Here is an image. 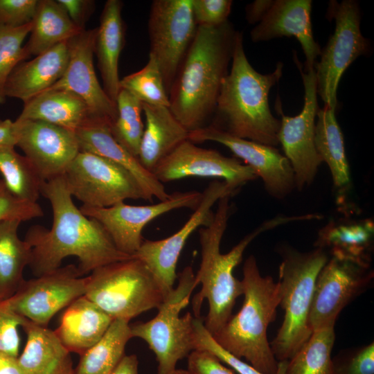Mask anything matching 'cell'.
Listing matches in <instances>:
<instances>
[{"instance_id":"1","label":"cell","mask_w":374,"mask_h":374,"mask_svg":"<svg viewBox=\"0 0 374 374\" xmlns=\"http://www.w3.org/2000/svg\"><path fill=\"white\" fill-rule=\"evenodd\" d=\"M41 194L50 202L53 223L51 229L31 226L24 239L32 247L29 267L35 276L58 269L68 256L78 258L82 276L132 257L120 251L103 226L74 204L63 175L43 182Z\"/></svg>"},{"instance_id":"2","label":"cell","mask_w":374,"mask_h":374,"mask_svg":"<svg viewBox=\"0 0 374 374\" xmlns=\"http://www.w3.org/2000/svg\"><path fill=\"white\" fill-rule=\"evenodd\" d=\"M237 33L228 21L197 28L168 93L171 112L188 132L205 127L215 113Z\"/></svg>"},{"instance_id":"3","label":"cell","mask_w":374,"mask_h":374,"mask_svg":"<svg viewBox=\"0 0 374 374\" xmlns=\"http://www.w3.org/2000/svg\"><path fill=\"white\" fill-rule=\"evenodd\" d=\"M231 196H225L217 202L212 222L199 230L201 246V262L195 274L196 286L201 289L192 301L194 317H200L204 300L208 305V314L203 321L211 335L217 332L232 316L238 297L243 294L242 281L233 275V270L242 261L248 245L260 233L279 225L294 221L310 220V215L283 216L264 222L245 235L229 252L222 253L220 245L231 215Z\"/></svg>"},{"instance_id":"4","label":"cell","mask_w":374,"mask_h":374,"mask_svg":"<svg viewBox=\"0 0 374 374\" xmlns=\"http://www.w3.org/2000/svg\"><path fill=\"white\" fill-rule=\"evenodd\" d=\"M231 60L211 125L236 137L276 147L280 121L270 111L268 95L281 78L283 64L278 62L271 73L256 71L247 60L243 36L238 31Z\"/></svg>"},{"instance_id":"5","label":"cell","mask_w":374,"mask_h":374,"mask_svg":"<svg viewBox=\"0 0 374 374\" xmlns=\"http://www.w3.org/2000/svg\"><path fill=\"white\" fill-rule=\"evenodd\" d=\"M242 274V305L212 336L234 357L244 359L264 374H275L278 362L267 339V328L274 321L280 305L279 283L271 276L261 275L252 255L244 261Z\"/></svg>"},{"instance_id":"6","label":"cell","mask_w":374,"mask_h":374,"mask_svg":"<svg viewBox=\"0 0 374 374\" xmlns=\"http://www.w3.org/2000/svg\"><path fill=\"white\" fill-rule=\"evenodd\" d=\"M279 267L280 305L283 323L270 344L278 362L290 359L305 344L312 331L309 315L317 276L328 260L326 251L316 247L308 252L282 249Z\"/></svg>"},{"instance_id":"7","label":"cell","mask_w":374,"mask_h":374,"mask_svg":"<svg viewBox=\"0 0 374 374\" xmlns=\"http://www.w3.org/2000/svg\"><path fill=\"white\" fill-rule=\"evenodd\" d=\"M87 277L85 296L110 316L130 321L165 300L161 289L136 258L105 265Z\"/></svg>"},{"instance_id":"8","label":"cell","mask_w":374,"mask_h":374,"mask_svg":"<svg viewBox=\"0 0 374 374\" xmlns=\"http://www.w3.org/2000/svg\"><path fill=\"white\" fill-rule=\"evenodd\" d=\"M177 277V287L157 309V315L148 321L130 325L132 338L143 340L154 353L157 374H170L180 360L195 350L194 317L189 312L180 316L197 287L192 267H186Z\"/></svg>"},{"instance_id":"9","label":"cell","mask_w":374,"mask_h":374,"mask_svg":"<svg viewBox=\"0 0 374 374\" xmlns=\"http://www.w3.org/2000/svg\"><path fill=\"white\" fill-rule=\"evenodd\" d=\"M326 16L329 20L335 19V29L314 69L317 94L324 106L336 109L337 88L342 75L353 62L368 51L369 44L361 33L360 10L356 1H331Z\"/></svg>"},{"instance_id":"10","label":"cell","mask_w":374,"mask_h":374,"mask_svg":"<svg viewBox=\"0 0 374 374\" xmlns=\"http://www.w3.org/2000/svg\"><path fill=\"white\" fill-rule=\"evenodd\" d=\"M72 197L91 208H107L126 199H148L127 170L101 156L79 152L64 174Z\"/></svg>"},{"instance_id":"11","label":"cell","mask_w":374,"mask_h":374,"mask_svg":"<svg viewBox=\"0 0 374 374\" xmlns=\"http://www.w3.org/2000/svg\"><path fill=\"white\" fill-rule=\"evenodd\" d=\"M294 60L304 87L303 109L294 116L285 115L278 102L275 109L281 116L278 143L291 164L296 188L299 190L312 184L322 161L314 145L316 117L319 109L315 71L303 70L295 53Z\"/></svg>"},{"instance_id":"12","label":"cell","mask_w":374,"mask_h":374,"mask_svg":"<svg viewBox=\"0 0 374 374\" xmlns=\"http://www.w3.org/2000/svg\"><path fill=\"white\" fill-rule=\"evenodd\" d=\"M239 189L222 180L211 182L202 193L198 206L179 231L161 240H143L132 256L148 268L165 298L175 288L177 262L189 237L199 227L207 226L212 222L214 217L212 207L219 199L233 196Z\"/></svg>"},{"instance_id":"13","label":"cell","mask_w":374,"mask_h":374,"mask_svg":"<svg viewBox=\"0 0 374 374\" xmlns=\"http://www.w3.org/2000/svg\"><path fill=\"white\" fill-rule=\"evenodd\" d=\"M197 26L192 0H154L148 19L149 55L157 61L168 94Z\"/></svg>"},{"instance_id":"14","label":"cell","mask_w":374,"mask_h":374,"mask_svg":"<svg viewBox=\"0 0 374 374\" xmlns=\"http://www.w3.org/2000/svg\"><path fill=\"white\" fill-rule=\"evenodd\" d=\"M87 277L78 267L68 265L26 280L3 304L28 321L46 327L61 310L84 296Z\"/></svg>"},{"instance_id":"15","label":"cell","mask_w":374,"mask_h":374,"mask_svg":"<svg viewBox=\"0 0 374 374\" xmlns=\"http://www.w3.org/2000/svg\"><path fill=\"white\" fill-rule=\"evenodd\" d=\"M370 264L332 256L316 279L309 315L312 331L335 325L342 310L371 287Z\"/></svg>"},{"instance_id":"16","label":"cell","mask_w":374,"mask_h":374,"mask_svg":"<svg viewBox=\"0 0 374 374\" xmlns=\"http://www.w3.org/2000/svg\"><path fill=\"white\" fill-rule=\"evenodd\" d=\"M202 195L196 190L175 192L166 200L153 204L134 206L123 202L107 208L82 205L80 210L103 226L120 251L132 256L141 245L143 230L150 222L175 209L188 208L194 211Z\"/></svg>"},{"instance_id":"17","label":"cell","mask_w":374,"mask_h":374,"mask_svg":"<svg viewBox=\"0 0 374 374\" xmlns=\"http://www.w3.org/2000/svg\"><path fill=\"white\" fill-rule=\"evenodd\" d=\"M188 140L195 143L217 142L228 148L261 178L265 190L274 198H285L296 188L291 164L276 147L232 136L211 125L189 132Z\"/></svg>"},{"instance_id":"18","label":"cell","mask_w":374,"mask_h":374,"mask_svg":"<svg viewBox=\"0 0 374 374\" xmlns=\"http://www.w3.org/2000/svg\"><path fill=\"white\" fill-rule=\"evenodd\" d=\"M15 146L30 161L42 181L61 177L80 152L75 132L42 121H14Z\"/></svg>"},{"instance_id":"19","label":"cell","mask_w":374,"mask_h":374,"mask_svg":"<svg viewBox=\"0 0 374 374\" xmlns=\"http://www.w3.org/2000/svg\"><path fill=\"white\" fill-rule=\"evenodd\" d=\"M152 173L162 184L189 177H215L238 188L258 178L237 158L198 147L188 139L163 158Z\"/></svg>"},{"instance_id":"20","label":"cell","mask_w":374,"mask_h":374,"mask_svg":"<svg viewBox=\"0 0 374 374\" xmlns=\"http://www.w3.org/2000/svg\"><path fill=\"white\" fill-rule=\"evenodd\" d=\"M96 30V28L84 29L69 40V57L66 68L62 77L50 88L74 93L87 105L95 119L112 125L117 116L116 105L100 84L93 64Z\"/></svg>"},{"instance_id":"21","label":"cell","mask_w":374,"mask_h":374,"mask_svg":"<svg viewBox=\"0 0 374 374\" xmlns=\"http://www.w3.org/2000/svg\"><path fill=\"white\" fill-rule=\"evenodd\" d=\"M311 0H277L251 31L253 42L280 37H295L300 42L306 61L305 70L314 69L321 49L314 40L311 23Z\"/></svg>"},{"instance_id":"22","label":"cell","mask_w":374,"mask_h":374,"mask_svg":"<svg viewBox=\"0 0 374 374\" xmlns=\"http://www.w3.org/2000/svg\"><path fill=\"white\" fill-rule=\"evenodd\" d=\"M80 152L107 158L127 170L138 181L148 201H163L170 197L163 184L146 170L138 158L130 154L113 136L111 125L92 119L75 131Z\"/></svg>"},{"instance_id":"23","label":"cell","mask_w":374,"mask_h":374,"mask_svg":"<svg viewBox=\"0 0 374 374\" xmlns=\"http://www.w3.org/2000/svg\"><path fill=\"white\" fill-rule=\"evenodd\" d=\"M69 40L57 44L34 59L19 63L8 79L6 96L25 103L52 87L66 68L69 57Z\"/></svg>"},{"instance_id":"24","label":"cell","mask_w":374,"mask_h":374,"mask_svg":"<svg viewBox=\"0 0 374 374\" xmlns=\"http://www.w3.org/2000/svg\"><path fill=\"white\" fill-rule=\"evenodd\" d=\"M113 320L82 296L66 308L54 333L70 353L81 355L103 337Z\"/></svg>"},{"instance_id":"25","label":"cell","mask_w":374,"mask_h":374,"mask_svg":"<svg viewBox=\"0 0 374 374\" xmlns=\"http://www.w3.org/2000/svg\"><path fill=\"white\" fill-rule=\"evenodd\" d=\"M119 0L106 1L96 30L95 51L103 89L116 103L120 90L118 62L125 43V27Z\"/></svg>"},{"instance_id":"26","label":"cell","mask_w":374,"mask_h":374,"mask_svg":"<svg viewBox=\"0 0 374 374\" xmlns=\"http://www.w3.org/2000/svg\"><path fill=\"white\" fill-rule=\"evenodd\" d=\"M145 124L138 159L148 171L181 143L188 139V131L168 107L142 103Z\"/></svg>"},{"instance_id":"27","label":"cell","mask_w":374,"mask_h":374,"mask_svg":"<svg viewBox=\"0 0 374 374\" xmlns=\"http://www.w3.org/2000/svg\"><path fill=\"white\" fill-rule=\"evenodd\" d=\"M21 328L26 343L18 361L24 374H75L71 353L54 331L29 321Z\"/></svg>"},{"instance_id":"28","label":"cell","mask_w":374,"mask_h":374,"mask_svg":"<svg viewBox=\"0 0 374 374\" xmlns=\"http://www.w3.org/2000/svg\"><path fill=\"white\" fill-rule=\"evenodd\" d=\"M17 118L42 121L74 132L95 119L78 96L66 89L51 88L24 103Z\"/></svg>"},{"instance_id":"29","label":"cell","mask_w":374,"mask_h":374,"mask_svg":"<svg viewBox=\"0 0 374 374\" xmlns=\"http://www.w3.org/2000/svg\"><path fill=\"white\" fill-rule=\"evenodd\" d=\"M31 22L29 39L23 46L26 59L40 55L84 30L74 24L62 6L54 0H38Z\"/></svg>"},{"instance_id":"30","label":"cell","mask_w":374,"mask_h":374,"mask_svg":"<svg viewBox=\"0 0 374 374\" xmlns=\"http://www.w3.org/2000/svg\"><path fill=\"white\" fill-rule=\"evenodd\" d=\"M314 145L322 161L330 171L334 186L344 190L350 182L344 136L337 121L335 109H319L314 132Z\"/></svg>"},{"instance_id":"31","label":"cell","mask_w":374,"mask_h":374,"mask_svg":"<svg viewBox=\"0 0 374 374\" xmlns=\"http://www.w3.org/2000/svg\"><path fill=\"white\" fill-rule=\"evenodd\" d=\"M19 220L0 222V301L12 296L25 279L24 268L30 264L32 247L17 235Z\"/></svg>"},{"instance_id":"32","label":"cell","mask_w":374,"mask_h":374,"mask_svg":"<svg viewBox=\"0 0 374 374\" xmlns=\"http://www.w3.org/2000/svg\"><path fill=\"white\" fill-rule=\"evenodd\" d=\"M130 321L114 319L103 337L80 356L75 374H111L132 338Z\"/></svg>"},{"instance_id":"33","label":"cell","mask_w":374,"mask_h":374,"mask_svg":"<svg viewBox=\"0 0 374 374\" xmlns=\"http://www.w3.org/2000/svg\"><path fill=\"white\" fill-rule=\"evenodd\" d=\"M373 235L371 221L330 225L321 230L315 246L329 249L332 256L369 263Z\"/></svg>"},{"instance_id":"34","label":"cell","mask_w":374,"mask_h":374,"mask_svg":"<svg viewBox=\"0 0 374 374\" xmlns=\"http://www.w3.org/2000/svg\"><path fill=\"white\" fill-rule=\"evenodd\" d=\"M335 339V325L312 331L305 344L287 360L285 374H337L331 357Z\"/></svg>"},{"instance_id":"35","label":"cell","mask_w":374,"mask_h":374,"mask_svg":"<svg viewBox=\"0 0 374 374\" xmlns=\"http://www.w3.org/2000/svg\"><path fill=\"white\" fill-rule=\"evenodd\" d=\"M14 145H0V172L10 192L17 198L37 203L43 181L30 161Z\"/></svg>"},{"instance_id":"36","label":"cell","mask_w":374,"mask_h":374,"mask_svg":"<svg viewBox=\"0 0 374 374\" xmlns=\"http://www.w3.org/2000/svg\"><path fill=\"white\" fill-rule=\"evenodd\" d=\"M116 105L117 116L111 125L112 134L123 147L138 158L144 131L142 103L125 89L120 88Z\"/></svg>"},{"instance_id":"37","label":"cell","mask_w":374,"mask_h":374,"mask_svg":"<svg viewBox=\"0 0 374 374\" xmlns=\"http://www.w3.org/2000/svg\"><path fill=\"white\" fill-rule=\"evenodd\" d=\"M120 88L130 92L142 103L170 106L162 73L157 61L151 55L141 69L120 80Z\"/></svg>"},{"instance_id":"38","label":"cell","mask_w":374,"mask_h":374,"mask_svg":"<svg viewBox=\"0 0 374 374\" xmlns=\"http://www.w3.org/2000/svg\"><path fill=\"white\" fill-rule=\"evenodd\" d=\"M31 28L32 22L16 28L0 24V105L6 101L5 88L10 75L26 59L23 42Z\"/></svg>"},{"instance_id":"39","label":"cell","mask_w":374,"mask_h":374,"mask_svg":"<svg viewBox=\"0 0 374 374\" xmlns=\"http://www.w3.org/2000/svg\"><path fill=\"white\" fill-rule=\"evenodd\" d=\"M193 337L196 349L206 350L238 374H264L243 359L237 358L224 350L206 329L201 317L193 319ZM287 360L280 361L275 374H285Z\"/></svg>"},{"instance_id":"40","label":"cell","mask_w":374,"mask_h":374,"mask_svg":"<svg viewBox=\"0 0 374 374\" xmlns=\"http://www.w3.org/2000/svg\"><path fill=\"white\" fill-rule=\"evenodd\" d=\"M332 362L337 374H374V343L343 350Z\"/></svg>"},{"instance_id":"41","label":"cell","mask_w":374,"mask_h":374,"mask_svg":"<svg viewBox=\"0 0 374 374\" xmlns=\"http://www.w3.org/2000/svg\"><path fill=\"white\" fill-rule=\"evenodd\" d=\"M44 215L37 203L24 201L14 196L0 179V222L6 220L28 221Z\"/></svg>"},{"instance_id":"42","label":"cell","mask_w":374,"mask_h":374,"mask_svg":"<svg viewBox=\"0 0 374 374\" xmlns=\"http://www.w3.org/2000/svg\"><path fill=\"white\" fill-rule=\"evenodd\" d=\"M27 321L0 301V352L18 357L20 346L18 327H22Z\"/></svg>"},{"instance_id":"43","label":"cell","mask_w":374,"mask_h":374,"mask_svg":"<svg viewBox=\"0 0 374 374\" xmlns=\"http://www.w3.org/2000/svg\"><path fill=\"white\" fill-rule=\"evenodd\" d=\"M231 0H192L194 19L197 26H217L226 22Z\"/></svg>"},{"instance_id":"44","label":"cell","mask_w":374,"mask_h":374,"mask_svg":"<svg viewBox=\"0 0 374 374\" xmlns=\"http://www.w3.org/2000/svg\"><path fill=\"white\" fill-rule=\"evenodd\" d=\"M38 0H0V24L19 27L32 21Z\"/></svg>"},{"instance_id":"45","label":"cell","mask_w":374,"mask_h":374,"mask_svg":"<svg viewBox=\"0 0 374 374\" xmlns=\"http://www.w3.org/2000/svg\"><path fill=\"white\" fill-rule=\"evenodd\" d=\"M187 370L191 374H235L215 355L204 349L194 350L188 355Z\"/></svg>"},{"instance_id":"46","label":"cell","mask_w":374,"mask_h":374,"mask_svg":"<svg viewBox=\"0 0 374 374\" xmlns=\"http://www.w3.org/2000/svg\"><path fill=\"white\" fill-rule=\"evenodd\" d=\"M74 24L84 29V24L93 10V1L88 0H57Z\"/></svg>"},{"instance_id":"47","label":"cell","mask_w":374,"mask_h":374,"mask_svg":"<svg viewBox=\"0 0 374 374\" xmlns=\"http://www.w3.org/2000/svg\"><path fill=\"white\" fill-rule=\"evenodd\" d=\"M273 1H255L246 8L247 21L249 23L259 21L271 5Z\"/></svg>"},{"instance_id":"48","label":"cell","mask_w":374,"mask_h":374,"mask_svg":"<svg viewBox=\"0 0 374 374\" xmlns=\"http://www.w3.org/2000/svg\"><path fill=\"white\" fill-rule=\"evenodd\" d=\"M111 374H139V359L136 355H125Z\"/></svg>"},{"instance_id":"49","label":"cell","mask_w":374,"mask_h":374,"mask_svg":"<svg viewBox=\"0 0 374 374\" xmlns=\"http://www.w3.org/2000/svg\"><path fill=\"white\" fill-rule=\"evenodd\" d=\"M0 374H24L18 357L0 352Z\"/></svg>"},{"instance_id":"50","label":"cell","mask_w":374,"mask_h":374,"mask_svg":"<svg viewBox=\"0 0 374 374\" xmlns=\"http://www.w3.org/2000/svg\"><path fill=\"white\" fill-rule=\"evenodd\" d=\"M16 139L14 132V121L10 119L0 120V145L15 146Z\"/></svg>"},{"instance_id":"51","label":"cell","mask_w":374,"mask_h":374,"mask_svg":"<svg viewBox=\"0 0 374 374\" xmlns=\"http://www.w3.org/2000/svg\"><path fill=\"white\" fill-rule=\"evenodd\" d=\"M170 374H191L187 369L176 368Z\"/></svg>"}]
</instances>
